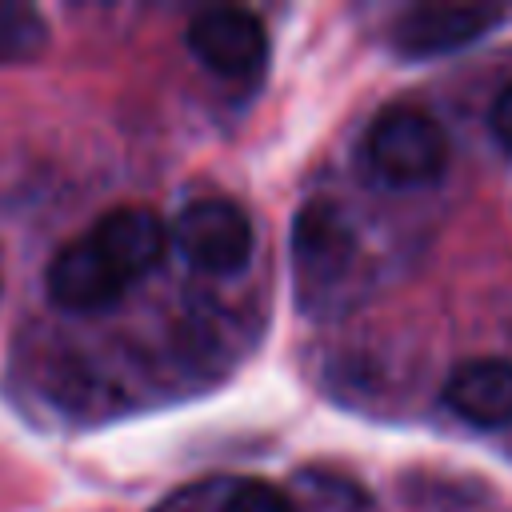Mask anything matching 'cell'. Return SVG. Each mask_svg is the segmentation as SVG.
I'll use <instances>...</instances> for the list:
<instances>
[{"instance_id":"4","label":"cell","mask_w":512,"mask_h":512,"mask_svg":"<svg viewBox=\"0 0 512 512\" xmlns=\"http://www.w3.org/2000/svg\"><path fill=\"white\" fill-rule=\"evenodd\" d=\"M188 52L224 80H248L268 56V32L248 8H204L188 24Z\"/></svg>"},{"instance_id":"11","label":"cell","mask_w":512,"mask_h":512,"mask_svg":"<svg viewBox=\"0 0 512 512\" xmlns=\"http://www.w3.org/2000/svg\"><path fill=\"white\" fill-rule=\"evenodd\" d=\"M488 128H492L496 144H500L504 152H512V84L492 100V108H488Z\"/></svg>"},{"instance_id":"3","label":"cell","mask_w":512,"mask_h":512,"mask_svg":"<svg viewBox=\"0 0 512 512\" xmlns=\"http://www.w3.org/2000/svg\"><path fill=\"white\" fill-rule=\"evenodd\" d=\"M356 260L352 220L332 200H312L292 224V272L300 292H332Z\"/></svg>"},{"instance_id":"10","label":"cell","mask_w":512,"mask_h":512,"mask_svg":"<svg viewBox=\"0 0 512 512\" xmlns=\"http://www.w3.org/2000/svg\"><path fill=\"white\" fill-rule=\"evenodd\" d=\"M220 512H296V508H292V500L276 484H268V480H240L224 496Z\"/></svg>"},{"instance_id":"6","label":"cell","mask_w":512,"mask_h":512,"mask_svg":"<svg viewBox=\"0 0 512 512\" xmlns=\"http://www.w3.org/2000/svg\"><path fill=\"white\" fill-rule=\"evenodd\" d=\"M88 240L108 256V264L128 284L140 280V276H148L152 268H160V260L168 252V228L144 204H120V208L104 212L92 224Z\"/></svg>"},{"instance_id":"7","label":"cell","mask_w":512,"mask_h":512,"mask_svg":"<svg viewBox=\"0 0 512 512\" xmlns=\"http://www.w3.org/2000/svg\"><path fill=\"white\" fill-rule=\"evenodd\" d=\"M128 280L108 264V256L84 236L64 244L48 264V296L68 312H100L124 296Z\"/></svg>"},{"instance_id":"8","label":"cell","mask_w":512,"mask_h":512,"mask_svg":"<svg viewBox=\"0 0 512 512\" xmlns=\"http://www.w3.org/2000/svg\"><path fill=\"white\" fill-rule=\"evenodd\" d=\"M444 404L476 428L512 424V360L480 356L456 364L444 380Z\"/></svg>"},{"instance_id":"5","label":"cell","mask_w":512,"mask_h":512,"mask_svg":"<svg viewBox=\"0 0 512 512\" xmlns=\"http://www.w3.org/2000/svg\"><path fill=\"white\" fill-rule=\"evenodd\" d=\"M500 24V8L484 4H416L396 16L392 24V48L408 60H432L460 52L476 44L480 36Z\"/></svg>"},{"instance_id":"9","label":"cell","mask_w":512,"mask_h":512,"mask_svg":"<svg viewBox=\"0 0 512 512\" xmlns=\"http://www.w3.org/2000/svg\"><path fill=\"white\" fill-rule=\"evenodd\" d=\"M48 48V20L20 0H0V68L32 64Z\"/></svg>"},{"instance_id":"2","label":"cell","mask_w":512,"mask_h":512,"mask_svg":"<svg viewBox=\"0 0 512 512\" xmlns=\"http://www.w3.org/2000/svg\"><path fill=\"white\" fill-rule=\"evenodd\" d=\"M172 240L184 252V260L200 272L212 276H232L252 260V220L240 204L224 200V196H204L192 200L176 224H172Z\"/></svg>"},{"instance_id":"1","label":"cell","mask_w":512,"mask_h":512,"mask_svg":"<svg viewBox=\"0 0 512 512\" xmlns=\"http://www.w3.org/2000/svg\"><path fill=\"white\" fill-rule=\"evenodd\" d=\"M368 164L380 180L396 188H420L444 176L448 164V140L436 116H428L420 104L396 100L384 112H376L368 128Z\"/></svg>"}]
</instances>
